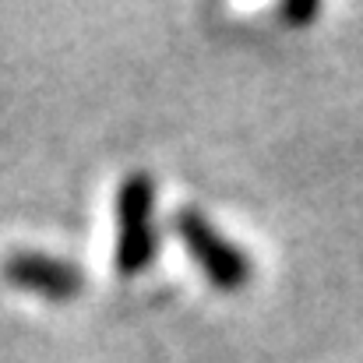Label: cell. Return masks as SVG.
<instances>
[{
	"mask_svg": "<svg viewBox=\"0 0 363 363\" xmlns=\"http://www.w3.org/2000/svg\"><path fill=\"white\" fill-rule=\"evenodd\" d=\"M279 14H282L286 21H293V25H296V21H314V18L321 14V4H311V0H307V4H286Z\"/></svg>",
	"mask_w": 363,
	"mask_h": 363,
	"instance_id": "4",
	"label": "cell"
},
{
	"mask_svg": "<svg viewBox=\"0 0 363 363\" xmlns=\"http://www.w3.org/2000/svg\"><path fill=\"white\" fill-rule=\"evenodd\" d=\"M173 230L191 254V261L205 272V279L219 293H240L254 275V261L247 257L240 243L223 237L216 223L201 208H177L173 212Z\"/></svg>",
	"mask_w": 363,
	"mask_h": 363,
	"instance_id": "2",
	"label": "cell"
},
{
	"mask_svg": "<svg viewBox=\"0 0 363 363\" xmlns=\"http://www.w3.org/2000/svg\"><path fill=\"white\" fill-rule=\"evenodd\" d=\"M0 275L7 286L32 293L39 300H53V303H67L85 293V272L74 261L46 254V250H25V247L11 250L0 261Z\"/></svg>",
	"mask_w": 363,
	"mask_h": 363,
	"instance_id": "3",
	"label": "cell"
},
{
	"mask_svg": "<svg viewBox=\"0 0 363 363\" xmlns=\"http://www.w3.org/2000/svg\"><path fill=\"white\" fill-rule=\"evenodd\" d=\"M159 250L155 233V180L148 173H130L117 187V240L113 268L123 279L141 275Z\"/></svg>",
	"mask_w": 363,
	"mask_h": 363,
	"instance_id": "1",
	"label": "cell"
}]
</instances>
